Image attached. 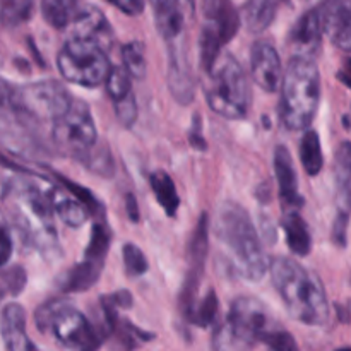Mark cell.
<instances>
[{
	"mask_svg": "<svg viewBox=\"0 0 351 351\" xmlns=\"http://www.w3.org/2000/svg\"><path fill=\"white\" fill-rule=\"evenodd\" d=\"M108 51L98 41L71 34L57 55L58 72L65 81L84 88L105 84L113 67Z\"/></svg>",
	"mask_w": 351,
	"mask_h": 351,
	"instance_id": "cell-7",
	"label": "cell"
},
{
	"mask_svg": "<svg viewBox=\"0 0 351 351\" xmlns=\"http://www.w3.org/2000/svg\"><path fill=\"white\" fill-rule=\"evenodd\" d=\"M168 88L180 105L194 101L195 79L184 40L168 43Z\"/></svg>",
	"mask_w": 351,
	"mask_h": 351,
	"instance_id": "cell-11",
	"label": "cell"
},
{
	"mask_svg": "<svg viewBox=\"0 0 351 351\" xmlns=\"http://www.w3.org/2000/svg\"><path fill=\"white\" fill-rule=\"evenodd\" d=\"M154 23L160 36L168 43L184 40L185 19L194 10V0H154Z\"/></svg>",
	"mask_w": 351,
	"mask_h": 351,
	"instance_id": "cell-14",
	"label": "cell"
},
{
	"mask_svg": "<svg viewBox=\"0 0 351 351\" xmlns=\"http://www.w3.org/2000/svg\"><path fill=\"white\" fill-rule=\"evenodd\" d=\"M125 201H127V213H129V218L130 221H139V208H137V201L132 194H127L125 195Z\"/></svg>",
	"mask_w": 351,
	"mask_h": 351,
	"instance_id": "cell-45",
	"label": "cell"
},
{
	"mask_svg": "<svg viewBox=\"0 0 351 351\" xmlns=\"http://www.w3.org/2000/svg\"><path fill=\"white\" fill-rule=\"evenodd\" d=\"M271 328V317L263 302L252 297H239L225 321L215 329L213 350L250 351Z\"/></svg>",
	"mask_w": 351,
	"mask_h": 351,
	"instance_id": "cell-6",
	"label": "cell"
},
{
	"mask_svg": "<svg viewBox=\"0 0 351 351\" xmlns=\"http://www.w3.org/2000/svg\"><path fill=\"white\" fill-rule=\"evenodd\" d=\"M261 341L266 343L271 351H300L298 350L297 341H295V338L290 332L285 331V329L274 328V326L269 331L264 332Z\"/></svg>",
	"mask_w": 351,
	"mask_h": 351,
	"instance_id": "cell-36",
	"label": "cell"
},
{
	"mask_svg": "<svg viewBox=\"0 0 351 351\" xmlns=\"http://www.w3.org/2000/svg\"><path fill=\"white\" fill-rule=\"evenodd\" d=\"M298 154H300V161L305 173L308 177H317L321 173L322 167H324V154H322L321 137L315 130H307L302 136Z\"/></svg>",
	"mask_w": 351,
	"mask_h": 351,
	"instance_id": "cell-26",
	"label": "cell"
},
{
	"mask_svg": "<svg viewBox=\"0 0 351 351\" xmlns=\"http://www.w3.org/2000/svg\"><path fill=\"white\" fill-rule=\"evenodd\" d=\"M204 95L209 108L228 120L247 117L250 108V86L240 62L223 51L211 71L204 72Z\"/></svg>",
	"mask_w": 351,
	"mask_h": 351,
	"instance_id": "cell-5",
	"label": "cell"
},
{
	"mask_svg": "<svg viewBox=\"0 0 351 351\" xmlns=\"http://www.w3.org/2000/svg\"><path fill=\"white\" fill-rule=\"evenodd\" d=\"M72 34L82 38H89L110 50L113 45V29L110 21L105 14L95 5H82L75 12L74 19L71 23Z\"/></svg>",
	"mask_w": 351,
	"mask_h": 351,
	"instance_id": "cell-18",
	"label": "cell"
},
{
	"mask_svg": "<svg viewBox=\"0 0 351 351\" xmlns=\"http://www.w3.org/2000/svg\"><path fill=\"white\" fill-rule=\"evenodd\" d=\"M81 163H84L89 170L101 175V177H113V171H115V163H113L112 154H110V149L106 146L93 147V149L82 158Z\"/></svg>",
	"mask_w": 351,
	"mask_h": 351,
	"instance_id": "cell-32",
	"label": "cell"
},
{
	"mask_svg": "<svg viewBox=\"0 0 351 351\" xmlns=\"http://www.w3.org/2000/svg\"><path fill=\"white\" fill-rule=\"evenodd\" d=\"M0 331L7 351H34L26 332V312L19 304H9L0 315Z\"/></svg>",
	"mask_w": 351,
	"mask_h": 351,
	"instance_id": "cell-19",
	"label": "cell"
},
{
	"mask_svg": "<svg viewBox=\"0 0 351 351\" xmlns=\"http://www.w3.org/2000/svg\"><path fill=\"white\" fill-rule=\"evenodd\" d=\"M115 105V113L119 122L122 123L123 127H132L136 123L137 119V103L134 95H130L129 98L122 99L119 103H113Z\"/></svg>",
	"mask_w": 351,
	"mask_h": 351,
	"instance_id": "cell-39",
	"label": "cell"
},
{
	"mask_svg": "<svg viewBox=\"0 0 351 351\" xmlns=\"http://www.w3.org/2000/svg\"><path fill=\"white\" fill-rule=\"evenodd\" d=\"M324 36L351 55V0H322L317 5Z\"/></svg>",
	"mask_w": 351,
	"mask_h": 351,
	"instance_id": "cell-12",
	"label": "cell"
},
{
	"mask_svg": "<svg viewBox=\"0 0 351 351\" xmlns=\"http://www.w3.org/2000/svg\"><path fill=\"white\" fill-rule=\"evenodd\" d=\"M122 62L125 71L129 72L130 77L143 81L147 75V60H146V48L143 41H129L122 48Z\"/></svg>",
	"mask_w": 351,
	"mask_h": 351,
	"instance_id": "cell-29",
	"label": "cell"
},
{
	"mask_svg": "<svg viewBox=\"0 0 351 351\" xmlns=\"http://www.w3.org/2000/svg\"><path fill=\"white\" fill-rule=\"evenodd\" d=\"M278 0H247L242 9V21L250 33L266 31L276 17Z\"/></svg>",
	"mask_w": 351,
	"mask_h": 351,
	"instance_id": "cell-24",
	"label": "cell"
},
{
	"mask_svg": "<svg viewBox=\"0 0 351 351\" xmlns=\"http://www.w3.org/2000/svg\"><path fill=\"white\" fill-rule=\"evenodd\" d=\"M336 351H351V348H348V346H346V348H339V350H336Z\"/></svg>",
	"mask_w": 351,
	"mask_h": 351,
	"instance_id": "cell-49",
	"label": "cell"
},
{
	"mask_svg": "<svg viewBox=\"0 0 351 351\" xmlns=\"http://www.w3.org/2000/svg\"><path fill=\"white\" fill-rule=\"evenodd\" d=\"M335 187L336 209L343 215H351V143L345 141L335 154Z\"/></svg>",
	"mask_w": 351,
	"mask_h": 351,
	"instance_id": "cell-20",
	"label": "cell"
},
{
	"mask_svg": "<svg viewBox=\"0 0 351 351\" xmlns=\"http://www.w3.org/2000/svg\"><path fill=\"white\" fill-rule=\"evenodd\" d=\"M58 180H60L62 184H64V187L67 189V191L71 192V194L74 195V197H77L79 201H81L82 204H84L86 208L89 209V211L96 213V211H99V209H101V204H99V202L96 201V197H95V195L91 194V192L88 191V189L81 187V185L74 184V182L67 180V178H62V177H58Z\"/></svg>",
	"mask_w": 351,
	"mask_h": 351,
	"instance_id": "cell-38",
	"label": "cell"
},
{
	"mask_svg": "<svg viewBox=\"0 0 351 351\" xmlns=\"http://www.w3.org/2000/svg\"><path fill=\"white\" fill-rule=\"evenodd\" d=\"M72 96L58 81H36L14 88L10 110L23 120L53 125L69 110Z\"/></svg>",
	"mask_w": 351,
	"mask_h": 351,
	"instance_id": "cell-8",
	"label": "cell"
},
{
	"mask_svg": "<svg viewBox=\"0 0 351 351\" xmlns=\"http://www.w3.org/2000/svg\"><path fill=\"white\" fill-rule=\"evenodd\" d=\"M191 143L197 146V149H206V141L201 137V130H199V119L195 117V127L191 130Z\"/></svg>",
	"mask_w": 351,
	"mask_h": 351,
	"instance_id": "cell-46",
	"label": "cell"
},
{
	"mask_svg": "<svg viewBox=\"0 0 351 351\" xmlns=\"http://www.w3.org/2000/svg\"><path fill=\"white\" fill-rule=\"evenodd\" d=\"M105 86L113 103H119L122 101V99L129 98L130 95H134L130 74L125 71V67H115V65H113L108 77H106Z\"/></svg>",
	"mask_w": 351,
	"mask_h": 351,
	"instance_id": "cell-31",
	"label": "cell"
},
{
	"mask_svg": "<svg viewBox=\"0 0 351 351\" xmlns=\"http://www.w3.org/2000/svg\"><path fill=\"white\" fill-rule=\"evenodd\" d=\"M127 16H139L146 7V0H106Z\"/></svg>",
	"mask_w": 351,
	"mask_h": 351,
	"instance_id": "cell-41",
	"label": "cell"
},
{
	"mask_svg": "<svg viewBox=\"0 0 351 351\" xmlns=\"http://www.w3.org/2000/svg\"><path fill=\"white\" fill-rule=\"evenodd\" d=\"M122 254H123V266H125V271L129 276L137 278L147 273L149 264H147L146 256H144V252L139 249V247L134 245V243H125V245H123Z\"/></svg>",
	"mask_w": 351,
	"mask_h": 351,
	"instance_id": "cell-34",
	"label": "cell"
},
{
	"mask_svg": "<svg viewBox=\"0 0 351 351\" xmlns=\"http://www.w3.org/2000/svg\"><path fill=\"white\" fill-rule=\"evenodd\" d=\"M110 249V232L106 230L105 225L96 223L93 225L91 239H89V245L86 249V259L95 261H105L106 252Z\"/></svg>",
	"mask_w": 351,
	"mask_h": 351,
	"instance_id": "cell-33",
	"label": "cell"
},
{
	"mask_svg": "<svg viewBox=\"0 0 351 351\" xmlns=\"http://www.w3.org/2000/svg\"><path fill=\"white\" fill-rule=\"evenodd\" d=\"M50 331L53 332L58 343L74 350L82 348L95 339H105L108 336L103 328H95L89 324L84 314H81L71 304L64 305L60 312L55 315Z\"/></svg>",
	"mask_w": 351,
	"mask_h": 351,
	"instance_id": "cell-10",
	"label": "cell"
},
{
	"mask_svg": "<svg viewBox=\"0 0 351 351\" xmlns=\"http://www.w3.org/2000/svg\"><path fill=\"white\" fill-rule=\"evenodd\" d=\"M252 77L266 93H276L283 81V64L276 48L269 41H256L250 51Z\"/></svg>",
	"mask_w": 351,
	"mask_h": 351,
	"instance_id": "cell-13",
	"label": "cell"
},
{
	"mask_svg": "<svg viewBox=\"0 0 351 351\" xmlns=\"http://www.w3.org/2000/svg\"><path fill=\"white\" fill-rule=\"evenodd\" d=\"M34 0H0V29L21 26L33 16Z\"/></svg>",
	"mask_w": 351,
	"mask_h": 351,
	"instance_id": "cell-28",
	"label": "cell"
},
{
	"mask_svg": "<svg viewBox=\"0 0 351 351\" xmlns=\"http://www.w3.org/2000/svg\"><path fill=\"white\" fill-rule=\"evenodd\" d=\"M271 280L288 314L307 326L329 321V302L317 274L305 269L291 257H276L269 266Z\"/></svg>",
	"mask_w": 351,
	"mask_h": 351,
	"instance_id": "cell-3",
	"label": "cell"
},
{
	"mask_svg": "<svg viewBox=\"0 0 351 351\" xmlns=\"http://www.w3.org/2000/svg\"><path fill=\"white\" fill-rule=\"evenodd\" d=\"M79 2L81 0H41L43 19L55 29H64L71 26L79 10Z\"/></svg>",
	"mask_w": 351,
	"mask_h": 351,
	"instance_id": "cell-27",
	"label": "cell"
},
{
	"mask_svg": "<svg viewBox=\"0 0 351 351\" xmlns=\"http://www.w3.org/2000/svg\"><path fill=\"white\" fill-rule=\"evenodd\" d=\"M215 237L228 271L247 281H261L269 271V261L249 213L237 202H225L216 211Z\"/></svg>",
	"mask_w": 351,
	"mask_h": 351,
	"instance_id": "cell-1",
	"label": "cell"
},
{
	"mask_svg": "<svg viewBox=\"0 0 351 351\" xmlns=\"http://www.w3.org/2000/svg\"><path fill=\"white\" fill-rule=\"evenodd\" d=\"M5 293H7V288L3 287V283H0V302H2V298L5 297Z\"/></svg>",
	"mask_w": 351,
	"mask_h": 351,
	"instance_id": "cell-48",
	"label": "cell"
},
{
	"mask_svg": "<svg viewBox=\"0 0 351 351\" xmlns=\"http://www.w3.org/2000/svg\"><path fill=\"white\" fill-rule=\"evenodd\" d=\"M348 223L350 215L336 213L335 225H332V242L338 247H346V240H348Z\"/></svg>",
	"mask_w": 351,
	"mask_h": 351,
	"instance_id": "cell-40",
	"label": "cell"
},
{
	"mask_svg": "<svg viewBox=\"0 0 351 351\" xmlns=\"http://www.w3.org/2000/svg\"><path fill=\"white\" fill-rule=\"evenodd\" d=\"M149 185L153 189L154 197L165 209V213L170 218H173L180 208V197H178L177 187H175V182L171 180L170 175L167 171H154L149 175Z\"/></svg>",
	"mask_w": 351,
	"mask_h": 351,
	"instance_id": "cell-25",
	"label": "cell"
},
{
	"mask_svg": "<svg viewBox=\"0 0 351 351\" xmlns=\"http://www.w3.org/2000/svg\"><path fill=\"white\" fill-rule=\"evenodd\" d=\"M283 230L287 243L291 252L298 257H305L312 250V237L305 219L298 209H288L283 215Z\"/></svg>",
	"mask_w": 351,
	"mask_h": 351,
	"instance_id": "cell-22",
	"label": "cell"
},
{
	"mask_svg": "<svg viewBox=\"0 0 351 351\" xmlns=\"http://www.w3.org/2000/svg\"><path fill=\"white\" fill-rule=\"evenodd\" d=\"M51 141L65 154L79 161L98 143V129L88 103L74 98L67 112L51 125Z\"/></svg>",
	"mask_w": 351,
	"mask_h": 351,
	"instance_id": "cell-9",
	"label": "cell"
},
{
	"mask_svg": "<svg viewBox=\"0 0 351 351\" xmlns=\"http://www.w3.org/2000/svg\"><path fill=\"white\" fill-rule=\"evenodd\" d=\"M273 168L276 173L278 189H280V199L285 211L288 209H300L304 204L300 192H298L297 171H295L293 160H291L290 151L285 146H278L274 149Z\"/></svg>",
	"mask_w": 351,
	"mask_h": 351,
	"instance_id": "cell-16",
	"label": "cell"
},
{
	"mask_svg": "<svg viewBox=\"0 0 351 351\" xmlns=\"http://www.w3.org/2000/svg\"><path fill=\"white\" fill-rule=\"evenodd\" d=\"M103 269V261L86 259L82 263L75 264L74 267L67 271L58 281V287L65 293H79L86 291L99 280Z\"/></svg>",
	"mask_w": 351,
	"mask_h": 351,
	"instance_id": "cell-21",
	"label": "cell"
},
{
	"mask_svg": "<svg viewBox=\"0 0 351 351\" xmlns=\"http://www.w3.org/2000/svg\"><path fill=\"white\" fill-rule=\"evenodd\" d=\"M321 103V74L314 58L293 55L281 81V120L290 130H305Z\"/></svg>",
	"mask_w": 351,
	"mask_h": 351,
	"instance_id": "cell-4",
	"label": "cell"
},
{
	"mask_svg": "<svg viewBox=\"0 0 351 351\" xmlns=\"http://www.w3.org/2000/svg\"><path fill=\"white\" fill-rule=\"evenodd\" d=\"M12 239H10V233L0 225V267L5 266L9 263L10 256H12Z\"/></svg>",
	"mask_w": 351,
	"mask_h": 351,
	"instance_id": "cell-42",
	"label": "cell"
},
{
	"mask_svg": "<svg viewBox=\"0 0 351 351\" xmlns=\"http://www.w3.org/2000/svg\"><path fill=\"white\" fill-rule=\"evenodd\" d=\"M110 297H112L113 304H115L119 308L132 307V295H130L127 290H119L115 291V293L110 295Z\"/></svg>",
	"mask_w": 351,
	"mask_h": 351,
	"instance_id": "cell-44",
	"label": "cell"
},
{
	"mask_svg": "<svg viewBox=\"0 0 351 351\" xmlns=\"http://www.w3.org/2000/svg\"><path fill=\"white\" fill-rule=\"evenodd\" d=\"M0 280H2L7 291L14 295V297H17L19 293H23L24 287H26V271L21 266H12L0 274Z\"/></svg>",
	"mask_w": 351,
	"mask_h": 351,
	"instance_id": "cell-37",
	"label": "cell"
},
{
	"mask_svg": "<svg viewBox=\"0 0 351 351\" xmlns=\"http://www.w3.org/2000/svg\"><path fill=\"white\" fill-rule=\"evenodd\" d=\"M5 202H9L14 225L24 242L47 259H55L60 254V243L53 221L50 189L43 191L29 180H12L7 187Z\"/></svg>",
	"mask_w": 351,
	"mask_h": 351,
	"instance_id": "cell-2",
	"label": "cell"
},
{
	"mask_svg": "<svg viewBox=\"0 0 351 351\" xmlns=\"http://www.w3.org/2000/svg\"><path fill=\"white\" fill-rule=\"evenodd\" d=\"M7 187H9V184H7V182L0 177V204H2V202H5Z\"/></svg>",
	"mask_w": 351,
	"mask_h": 351,
	"instance_id": "cell-47",
	"label": "cell"
},
{
	"mask_svg": "<svg viewBox=\"0 0 351 351\" xmlns=\"http://www.w3.org/2000/svg\"><path fill=\"white\" fill-rule=\"evenodd\" d=\"M322 38H324V27H322L321 14L317 7H314L307 10L291 27L290 47L293 48V55L314 58V55L321 50Z\"/></svg>",
	"mask_w": 351,
	"mask_h": 351,
	"instance_id": "cell-15",
	"label": "cell"
},
{
	"mask_svg": "<svg viewBox=\"0 0 351 351\" xmlns=\"http://www.w3.org/2000/svg\"><path fill=\"white\" fill-rule=\"evenodd\" d=\"M14 95V86L0 77V108H10Z\"/></svg>",
	"mask_w": 351,
	"mask_h": 351,
	"instance_id": "cell-43",
	"label": "cell"
},
{
	"mask_svg": "<svg viewBox=\"0 0 351 351\" xmlns=\"http://www.w3.org/2000/svg\"><path fill=\"white\" fill-rule=\"evenodd\" d=\"M202 14L206 26L216 31L223 45L230 43L239 33L242 16L230 3V0H202Z\"/></svg>",
	"mask_w": 351,
	"mask_h": 351,
	"instance_id": "cell-17",
	"label": "cell"
},
{
	"mask_svg": "<svg viewBox=\"0 0 351 351\" xmlns=\"http://www.w3.org/2000/svg\"><path fill=\"white\" fill-rule=\"evenodd\" d=\"M51 204L58 218L71 228H79L88 221L89 209L74 195H65L60 189H50Z\"/></svg>",
	"mask_w": 351,
	"mask_h": 351,
	"instance_id": "cell-23",
	"label": "cell"
},
{
	"mask_svg": "<svg viewBox=\"0 0 351 351\" xmlns=\"http://www.w3.org/2000/svg\"><path fill=\"white\" fill-rule=\"evenodd\" d=\"M67 304L69 302L65 300V298H51V300L45 302L43 305H40V307L36 308V312H34V322H36V328L40 329L41 332L50 331L55 315H57L58 312H60V308Z\"/></svg>",
	"mask_w": 351,
	"mask_h": 351,
	"instance_id": "cell-35",
	"label": "cell"
},
{
	"mask_svg": "<svg viewBox=\"0 0 351 351\" xmlns=\"http://www.w3.org/2000/svg\"><path fill=\"white\" fill-rule=\"evenodd\" d=\"M219 311V302L216 298V293L213 290L208 291L204 298L199 304L194 305L191 315H189V322L199 326V328H208L216 322Z\"/></svg>",
	"mask_w": 351,
	"mask_h": 351,
	"instance_id": "cell-30",
	"label": "cell"
}]
</instances>
